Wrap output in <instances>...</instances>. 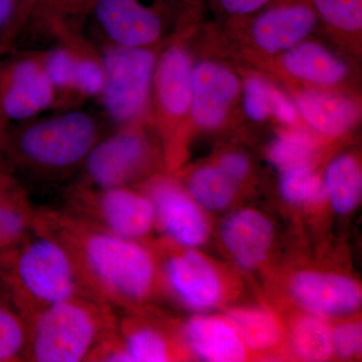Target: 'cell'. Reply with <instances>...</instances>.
<instances>
[{
  "label": "cell",
  "instance_id": "d6a6232c",
  "mask_svg": "<svg viewBox=\"0 0 362 362\" xmlns=\"http://www.w3.org/2000/svg\"><path fill=\"white\" fill-rule=\"evenodd\" d=\"M271 115L275 116L280 122L292 124L296 120L297 109L284 94L274 89L272 95Z\"/></svg>",
  "mask_w": 362,
  "mask_h": 362
},
{
  "label": "cell",
  "instance_id": "9a60e30c",
  "mask_svg": "<svg viewBox=\"0 0 362 362\" xmlns=\"http://www.w3.org/2000/svg\"><path fill=\"white\" fill-rule=\"evenodd\" d=\"M182 339L197 358L211 362H240L252 354L226 316L197 315L182 326Z\"/></svg>",
  "mask_w": 362,
  "mask_h": 362
},
{
  "label": "cell",
  "instance_id": "277c9868",
  "mask_svg": "<svg viewBox=\"0 0 362 362\" xmlns=\"http://www.w3.org/2000/svg\"><path fill=\"white\" fill-rule=\"evenodd\" d=\"M83 252L92 273L116 296L141 302L151 294L156 284V261L136 240L110 232L90 233Z\"/></svg>",
  "mask_w": 362,
  "mask_h": 362
},
{
  "label": "cell",
  "instance_id": "ffe728a7",
  "mask_svg": "<svg viewBox=\"0 0 362 362\" xmlns=\"http://www.w3.org/2000/svg\"><path fill=\"white\" fill-rule=\"evenodd\" d=\"M283 66L294 77L316 85H337L347 75L341 59L315 42H300L286 51Z\"/></svg>",
  "mask_w": 362,
  "mask_h": 362
},
{
  "label": "cell",
  "instance_id": "7a4b0ae2",
  "mask_svg": "<svg viewBox=\"0 0 362 362\" xmlns=\"http://www.w3.org/2000/svg\"><path fill=\"white\" fill-rule=\"evenodd\" d=\"M104 85L99 95L106 115L119 127L141 122L153 90L157 58L151 47L103 44Z\"/></svg>",
  "mask_w": 362,
  "mask_h": 362
},
{
  "label": "cell",
  "instance_id": "44dd1931",
  "mask_svg": "<svg viewBox=\"0 0 362 362\" xmlns=\"http://www.w3.org/2000/svg\"><path fill=\"white\" fill-rule=\"evenodd\" d=\"M94 0H32L18 32L49 33L56 37L64 30H82ZM16 39V40H18Z\"/></svg>",
  "mask_w": 362,
  "mask_h": 362
},
{
  "label": "cell",
  "instance_id": "f546056e",
  "mask_svg": "<svg viewBox=\"0 0 362 362\" xmlns=\"http://www.w3.org/2000/svg\"><path fill=\"white\" fill-rule=\"evenodd\" d=\"M273 88L261 78L252 77L245 86L244 109L249 118L264 121L271 115Z\"/></svg>",
  "mask_w": 362,
  "mask_h": 362
},
{
  "label": "cell",
  "instance_id": "f1b7e54d",
  "mask_svg": "<svg viewBox=\"0 0 362 362\" xmlns=\"http://www.w3.org/2000/svg\"><path fill=\"white\" fill-rule=\"evenodd\" d=\"M333 350L342 359L356 358L362 350V326L358 319H349L332 327Z\"/></svg>",
  "mask_w": 362,
  "mask_h": 362
},
{
  "label": "cell",
  "instance_id": "836d02e7",
  "mask_svg": "<svg viewBox=\"0 0 362 362\" xmlns=\"http://www.w3.org/2000/svg\"><path fill=\"white\" fill-rule=\"evenodd\" d=\"M220 1L228 13L247 14L258 11L270 0H220Z\"/></svg>",
  "mask_w": 362,
  "mask_h": 362
},
{
  "label": "cell",
  "instance_id": "8992f818",
  "mask_svg": "<svg viewBox=\"0 0 362 362\" xmlns=\"http://www.w3.org/2000/svg\"><path fill=\"white\" fill-rule=\"evenodd\" d=\"M164 275L171 292L192 310L218 308L237 294L232 274L194 247H180L173 252L166 259Z\"/></svg>",
  "mask_w": 362,
  "mask_h": 362
},
{
  "label": "cell",
  "instance_id": "1f68e13d",
  "mask_svg": "<svg viewBox=\"0 0 362 362\" xmlns=\"http://www.w3.org/2000/svg\"><path fill=\"white\" fill-rule=\"evenodd\" d=\"M218 168L235 185H239L246 180L250 164L246 156L240 153H228L221 157Z\"/></svg>",
  "mask_w": 362,
  "mask_h": 362
},
{
  "label": "cell",
  "instance_id": "7c38bea8",
  "mask_svg": "<svg viewBox=\"0 0 362 362\" xmlns=\"http://www.w3.org/2000/svg\"><path fill=\"white\" fill-rule=\"evenodd\" d=\"M240 92L237 76L226 66L204 61L192 70L190 115L202 129H216L225 121Z\"/></svg>",
  "mask_w": 362,
  "mask_h": 362
},
{
  "label": "cell",
  "instance_id": "d6986e66",
  "mask_svg": "<svg viewBox=\"0 0 362 362\" xmlns=\"http://www.w3.org/2000/svg\"><path fill=\"white\" fill-rule=\"evenodd\" d=\"M252 354H270L284 349L287 329L273 311L264 307H238L226 312Z\"/></svg>",
  "mask_w": 362,
  "mask_h": 362
},
{
  "label": "cell",
  "instance_id": "ba28073f",
  "mask_svg": "<svg viewBox=\"0 0 362 362\" xmlns=\"http://www.w3.org/2000/svg\"><path fill=\"white\" fill-rule=\"evenodd\" d=\"M139 123L120 127L90 150L84 165L88 177L97 187H125L146 171L152 148Z\"/></svg>",
  "mask_w": 362,
  "mask_h": 362
},
{
  "label": "cell",
  "instance_id": "30bf717a",
  "mask_svg": "<svg viewBox=\"0 0 362 362\" xmlns=\"http://www.w3.org/2000/svg\"><path fill=\"white\" fill-rule=\"evenodd\" d=\"M288 295L303 311L324 318L352 315L361 306V286L342 274L301 270L288 281Z\"/></svg>",
  "mask_w": 362,
  "mask_h": 362
},
{
  "label": "cell",
  "instance_id": "e575fe53",
  "mask_svg": "<svg viewBox=\"0 0 362 362\" xmlns=\"http://www.w3.org/2000/svg\"><path fill=\"white\" fill-rule=\"evenodd\" d=\"M6 125L4 123H2L1 121H0V173L1 171L4 170V156H2V151H1V144H2V138H4V132H6Z\"/></svg>",
  "mask_w": 362,
  "mask_h": 362
},
{
  "label": "cell",
  "instance_id": "3957f363",
  "mask_svg": "<svg viewBox=\"0 0 362 362\" xmlns=\"http://www.w3.org/2000/svg\"><path fill=\"white\" fill-rule=\"evenodd\" d=\"M0 279L45 306L66 301L76 291L75 267L59 243L40 239L0 256Z\"/></svg>",
  "mask_w": 362,
  "mask_h": 362
},
{
  "label": "cell",
  "instance_id": "d590c367",
  "mask_svg": "<svg viewBox=\"0 0 362 362\" xmlns=\"http://www.w3.org/2000/svg\"><path fill=\"white\" fill-rule=\"evenodd\" d=\"M11 52L8 49L4 47V45H0V57L4 56V54H8Z\"/></svg>",
  "mask_w": 362,
  "mask_h": 362
},
{
  "label": "cell",
  "instance_id": "5bb4252c",
  "mask_svg": "<svg viewBox=\"0 0 362 362\" xmlns=\"http://www.w3.org/2000/svg\"><path fill=\"white\" fill-rule=\"evenodd\" d=\"M192 70V57L181 45H173L157 59L153 90L163 120L177 122L189 113Z\"/></svg>",
  "mask_w": 362,
  "mask_h": 362
},
{
  "label": "cell",
  "instance_id": "83f0119b",
  "mask_svg": "<svg viewBox=\"0 0 362 362\" xmlns=\"http://www.w3.org/2000/svg\"><path fill=\"white\" fill-rule=\"evenodd\" d=\"M317 11L329 25L344 32L362 28V0H313Z\"/></svg>",
  "mask_w": 362,
  "mask_h": 362
},
{
  "label": "cell",
  "instance_id": "d4e9b609",
  "mask_svg": "<svg viewBox=\"0 0 362 362\" xmlns=\"http://www.w3.org/2000/svg\"><path fill=\"white\" fill-rule=\"evenodd\" d=\"M239 185L218 168L204 166L197 169L187 182L188 194L209 211H223L233 204Z\"/></svg>",
  "mask_w": 362,
  "mask_h": 362
},
{
  "label": "cell",
  "instance_id": "52a82bcc",
  "mask_svg": "<svg viewBox=\"0 0 362 362\" xmlns=\"http://www.w3.org/2000/svg\"><path fill=\"white\" fill-rule=\"evenodd\" d=\"M58 105L37 52L0 57V121L6 127L33 120Z\"/></svg>",
  "mask_w": 362,
  "mask_h": 362
},
{
  "label": "cell",
  "instance_id": "4316f807",
  "mask_svg": "<svg viewBox=\"0 0 362 362\" xmlns=\"http://www.w3.org/2000/svg\"><path fill=\"white\" fill-rule=\"evenodd\" d=\"M316 151V143L308 133L294 130L283 133L272 143L269 158L282 169L301 162H311Z\"/></svg>",
  "mask_w": 362,
  "mask_h": 362
},
{
  "label": "cell",
  "instance_id": "ac0fdd59",
  "mask_svg": "<svg viewBox=\"0 0 362 362\" xmlns=\"http://www.w3.org/2000/svg\"><path fill=\"white\" fill-rule=\"evenodd\" d=\"M296 106L312 129L327 137L344 134L358 120V109L354 102L322 90L302 92Z\"/></svg>",
  "mask_w": 362,
  "mask_h": 362
},
{
  "label": "cell",
  "instance_id": "9c48e42d",
  "mask_svg": "<svg viewBox=\"0 0 362 362\" xmlns=\"http://www.w3.org/2000/svg\"><path fill=\"white\" fill-rule=\"evenodd\" d=\"M92 21L104 44L151 47L161 40L164 23L143 0H94L85 23Z\"/></svg>",
  "mask_w": 362,
  "mask_h": 362
},
{
  "label": "cell",
  "instance_id": "603a6c76",
  "mask_svg": "<svg viewBox=\"0 0 362 362\" xmlns=\"http://www.w3.org/2000/svg\"><path fill=\"white\" fill-rule=\"evenodd\" d=\"M327 201L333 211L341 216L351 214L361 201V164L354 156L345 154L333 159L324 175Z\"/></svg>",
  "mask_w": 362,
  "mask_h": 362
},
{
  "label": "cell",
  "instance_id": "484cf974",
  "mask_svg": "<svg viewBox=\"0 0 362 362\" xmlns=\"http://www.w3.org/2000/svg\"><path fill=\"white\" fill-rule=\"evenodd\" d=\"M131 362H162L175 358V350L165 335L152 326H137L123 345Z\"/></svg>",
  "mask_w": 362,
  "mask_h": 362
},
{
  "label": "cell",
  "instance_id": "4dcf8cb0",
  "mask_svg": "<svg viewBox=\"0 0 362 362\" xmlns=\"http://www.w3.org/2000/svg\"><path fill=\"white\" fill-rule=\"evenodd\" d=\"M32 0H0V45L13 51Z\"/></svg>",
  "mask_w": 362,
  "mask_h": 362
},
{
  "label": "cell",
  "instance_id": "4fadbf2b",
  "mask_svg": "<svg viewBox=\"0 0 362 362\" xmlns=\"http://www.w3.org/2000/svg\"><path fill=\"white\" fill-rule=\"evenodd\" d=\"M221 243L240 268L254 271L265 263L275 228L261 211L243 209L228 214L220 228Z\"/></svg>",
  "mask_w": 362,
  "mask_h": 362
},
{
  "label": "cell",
  "instance_id": "8fae6325",
  "mask_svg": "<svg viewBox=\"0 0 362 362\" xmlns=\"http://www.w3.org/2000/svg\"><path fill=\"white\" fill-rule=\"evenodd\" d=\"M156 221L177 246L201 247L209 239V223L202 207L175 181L157 178L147 187Z\"/></svg>",
  "mask_w": 362,
  "mask_h": 362
},
{
  "label": "cell",
  "instance_id": "cb8c5ba5",
  "mask_svg": "<svg viewBox=\"0 0 362 362\" xmlns=\"http://www.w3.org/2000/svg\"><path fill=\"white\" fill-rule=\"evenodd\" d=\"M280 194L293 206L317 209L327 201L322 178L311 162H301L281 169Z\"/></svg>",
  "mask_w": 362,
  "mask_h": 362
},
{
  "label": "cell",
  "instance_id": "5b68a950",
  "mask_svg": "<svg viewBox=\"0 0 362 362\" xmlns=\"http://www.w3.org/2000/svg\"><path fill=\"white\" fill-rule=\"evenodd\" d=\"M99 332L96 315L71 298L49 305L35 326L33 356L40 362H78L89 354Z\"/></svg>",
  "mask_w": 362,
  "mask_h": 362
},
{
  "label": "cell",
  "instance_id": "7402d4cb",
  "mask_svg": "<svg viewBox=\"0 0 362 362\" xmlns=\"http://www.w3.org/2000/svg\"><path fill=\"white\" fill-rule=\"evenodd\" d=\"M287 341L294 356L301 361H327L334 356L332 326L327 318L309 312L292 317L287 329Z\"/></svg>",
  "mask_w": 362,
  "mask_h": 362
},
{
  "label": "cell",
  "instance_id": "e0dca14e",
  "mask_svg": "<svg viewBox=\"0 0 362 362\" xmlns=\"http://www.w3.org/2000/svg\"><path fill=\"white\" fill-rule=\"evenodd\" d=\"M316 14L308 6H288L270 9L257 18L252 28V40L268 54L286 52L314 30Z\"/></svg>",
  "mask_w": 362,
  "mask_h": 362
},
{
  "label": "cell",
  "instance_id": "6da1fadb",
  "mask_svg": "<svg viewBox=\"0 0 362 362\" xmlns=\"http://www.w3.org/2000/svg\"><path fill=\"white\" fill-rule=\"evenodd\" d=\"M99 130L94 117L77 109L14 124L4 132L2 156L47 170H65L85 161L99 141Z\"/></svg>",
  "mask_w": 362,
  "mask_h": 362
},
{
  "label": "cell",
  "instance_id": "2e32d148",
  "mask_svg": "<svg viewBox=\"0 0 362 362\" xmlns=\"http://www.w3.org/2000/svg\"><path fill=\"white\" fill-rule=\"evenodd\" d=\"M99 211L109 232L137 240L151 232L156 226V209L146 194L126 187L103 189L99 199Z\"/></svg>",
  "mask_w": 362,
  "mask_h": 362
}]
</instances>
